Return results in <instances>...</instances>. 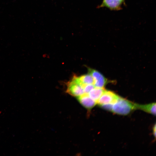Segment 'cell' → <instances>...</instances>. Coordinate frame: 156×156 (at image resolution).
<instances>
[{
	"label": "cell",
	"mask_w": 156,
	"mask_h": 156,
	"mask_svg": "<svg viewBox=\"0 0 156 156\" xmlns=\"http://www.w3.org/2000/svg\"><path fill=\"white\" fill-rule=\"evenodd\" d=\"M135 109V103L119 96L113 104L112 112L117 114L126 115Z\"/></svg>",
	"instance_id": "6da1fadb"
},
{
	"label": "cell",
	"mask_w": 156,
	"mask_h": 156,
	"mask_svg": "<svg viewBox=\"0 0 156 156\" xmlns=\"http://www.w3.org/2000/svg\"><path fill=\"white\" fill-rule=\"evenodd\" d=\"M67 84L66 91L71 95L78 98L85 94L78 77L74 76Z\"/></svg>",
	"instance_id": "7a4b0ae2"
},
{
	"label": "cell",
	"mask_w": 156,
	"mask_h": 156,
	"mask_svg": "<svg viewBox=\"0 0 156 156\" xmlns=\"http://www.w3.org/2000/svg\"><path fill=\"white\" fill-rule=\"evenodd\" d=\"M88 71L89 74L92 76L94 79V85L95 87L104 88L107 82L106 78L97 70L89 68Z\"/></svg>",
	"instance_id": "3957f363"
},
{
	"label": "cell",
	"mask_w": 156,
	"mask_h": 156,
	"mask_svg": "<svg viewBox=\"0 0 156 156\" xmlns=\"http://www.w3.org/2000/svg\"><path fill=\"white\" fill-rule=\"evenodd\" d=\"M119 96L114 92L105 90L97 101V104L100 106L105 104H113Z\"/></svg>",
	"instance_id": "277c9868"
},
{
	"label": "cell",
	"mask_w": 156,
	"mask_h": 156,
	"mask_svg": "<svg viewBox=\"0 0 156 156\" xmlns=\"http://www.w3.org/2000/svg\"><path fill=\"white\" fill-rule=\"evenodd\" d=\"M77 98L81 105L88 109H91L97 104L96 102L91 98L88 94H84Z\"/></svg>",
	"instance_id": "5b68a950"
},
{
	"label": "cell",
	"mask_w": 156,
	"mask_h": 156,
	"mask_svg": "<svg viewBox=\"0 0 156 156\" xmlns=\"http://www.w3.org/2000/svg\"><path fill=\"white\" fill-rule=\"evenodd\" d=\"M136 109L142 110L146 112L155 116L156 115V103H152L145 105L135 103Z\"/></svg>",
	"instance_id": "8992f818"
},
{
	"label": "cell",
	"mask_w": 156,
	"mask_h": 156,
	"mask_svg": "<svg viewBox=\"0 0 156 156\" xmlns=\"http://www.w3.org/2000/svg\"><path fill=\"white\" fill-rule=\"evenodd\" d=\"M122 2L117 0H103L101 5L112 10H116L120 8Z\"/></svg>",
	"instance_id": "52a82bcc"
},
{
	"label": "cell",
	"mask_w": 156,
	"mask_h": 156,
	"mask_svg": "<svg viewBox=\"0 0 156 156\" xmlns=\"http://www.w3.org/2000/svg\"><path fill=\"white\" fill-rule=\"evenodd\" d=\"M105 90L104 88L95 87L88 94L91 98L97 102Z\"/></svg>",
	"instance_id": "ba28073f"
},
{
	"label": "cell",
	"mask_w": 156,
	"mask_h": 156,
	"mask_svg": "<svg viewBox=\"0 0 156 156\" xmlns=\"http://www.w3.org/2000/svg\"><path fill=\"white\" fill-rule=\"evenodd\" d=\"M78 78L83 87L86 85L94 84V79L89 74L81 75L78 77Z\"/></svg>",
	"instance_id": "9c48e42d"
},
{
	"label": "cell",
	"mask_w": 156,
	"mask_h": 156,
	"mask_svg": "<svg viewBox=\"0 0 156 156\" xmlns=\"http://www.w3.org/2000/svg\"><path fill=\"white\" fill-rule=\"evenodd\" d=\"M94 84H90L83 86V88L85 94H88L89 92L95 88Z\"/></svg>",
	"instance_id": "30bf717a"
},
{
	"label": "cell",
	"mask_w": 156,
	"mask_h": 156,
	"mask_svg": "<svg viewBox=\"0 0 156 156\" xmlns=\"http://www.w3.org/2000/svg\"><path fill=\"white\" fill-rule=\"evenodd\" d=\"M113 104L107 103L103 104L100 105L101 107L107 111L112 112Z\"/></svg>",
	"instance_id": "8fae6325"
},
{
	"label": "cell",
	"mask_w": 156,
	"mask_h": 156,
	"mask_svg": "<svg viewBox=\"0 0 156 156\" xmlns=\"http://www.w3.org/2000/svg\"><path fill=\"white\" fill-rule=\"evenodd\" d=\"M156 124H155L153 127V135L155 138L156 137Z\"/></svg>",
	"instance_id": "7c38bea8"
},
{
	"label": "cell",
	"mask_w": 156,
	"mask_h": 156,
	"mask_svg": "<svg viewBox=\"0 0 156 156\" xmlns=\"http://www.w3.org/2000/svg\"><path fill=\"white\" fill-rule=\"evenodd\" d=\"M118 0V1H120V2H121L122 3V2L124 0Z\"/></svg>",
	"instance_id": "4fadbf2b"
}]
</instances>
